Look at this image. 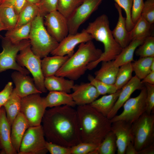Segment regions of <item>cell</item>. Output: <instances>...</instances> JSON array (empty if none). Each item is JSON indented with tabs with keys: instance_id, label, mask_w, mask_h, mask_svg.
Here are the masks:
<instances>
[{
	"instance_id": "obj_54",
	"label": "cell",
	"mask_w": 154,
	"mask_h": 154,
	"mask_svg": "<svg viewBox=\"0 0 154 154\" xmlns=\"http://www.w3.org/2000/svg\"><path fill=\"white\" fill-rule=\"evenodd\" d=\"M1 149L0 148V154H1Z\"/></svg>"
},
{
	"instance_id": "obj_24",
	"label": "cell",
	"mask_w": 154,
	"mask_h": 154,
	"mask_svg": "<svg viewBox=\"0 0 154 154\" xmlns=\"http://www.w3.org/2000/svg\"><path fill=\"white\" fill-rule=\"evenodd\" d=\"M44 98L47 108L64 105L74 107L76 106L71 94L64 92L50 91L47 96Z\"/></svg>"
},
{
	"instance_id": "obj_5",
	"label": "cell",
	"mask_w": 154,
	"mask_h": 154,
	"mask_svg": "<svg viewBox=\"0 0 154 154\" xmlns=\"http://www.w3.org/2000/svg\"><path fill=\"white\" fill-rule=\"evenodd\" d=\"M29 39L32 51L41 58L47 56L59 43L48 32L44 24V17L39 13L31 22Z\"/></svg>"
},
{
	"instance_id": "obj_28",
	"label": "cell",
	"mask_w": 154,
	"mask_h": 154,
	"mask_svg": "<svg viewBox=\"0 0 154 154\" xmlns=\"http://www.w3.org/2000/svg\"><path fill=\"white\" fill-rule=\"evenodd\" d=\"M21 99L14 88L9 98L3 106L7 119L11 126L15 118L20 112Z\"/></svg>"
},
{
	"instance_id": "obj_36",
	"label": "cell",
	"mask_w": 154,
	"mask_h": 154,
	"mask_svg": "<svg viewBox=\"0 0 154 154\" xmlns=\"http://www.w3.org/2000/svg\"><path fill=\"white\" fill-rule=\"evenodd\" d=\"M83 0H58L57 10L68 19Z\"/></svg>"
},
{
	"instance_id": "obj_51",
	"label": "cell",
	"mask_w": 154,
	"mask_h": 154,
	"mask_svg": "<svg viewBox=\"0 0 154 154\" xmlns=\"http://www.w3.org/2000/svg\"><path fill=\"white\" fill-rule=\"evenodd\" d=\"M40 1V0H26L27 2L37 5L39 4Z\"/></svg>"
},
{
	"instance_id": "obj_31",
	"label": "cell",
	"mask_w": 154,
	"mask_h": 154,
	"mask_svg": "<svg viewBox=\"0 0 154 154\" xmlns=\"http://www.w3.org/2000/svg\"><path fill=\"white\" fill-rule=\"evenodd\" d=\"M151 25L141 15L133 28L129 32L130 41L135 39H145L151 36Z\"/></svg>"
},
{
	"instance_id": "obj_9",
	"label": "cell",
	"mask_w": 154,
	"mask_h": 154,
	"mask_svg": "<svg viewBox=\"0 0 154 154\" xmlns=\"http://www.w3.org/2000/svg\"><path fill=\"white\" fill-rule=\"evenodd\" d=\"M40 94H33L21 98L20 112L27 120L29 126L41 125L46 110L44 97Z\"/></svg>"
},
{
	"instance_id": "obj_40",
	"label": "cell",
	"mask_w": 154,
	"mask_h": 154,
	"mask_svg": "<svg viewBox=\"0 0 154 154\" xmlns=\"http://www.w3.org/2000/svg\"><path fill=\"white\" fill-rule=\"evenodd\" d=\"M98 146L91 143L81 142L71 147V154H90Z\"/></svg>"
},
{
	"instance_id": "obj_46",
	"label": "cell",
	"mask_w": 154,
	"mask_h": 154,
	"mask_svg": "<svg viewBox=\"0 0 154 154\" xmlns=\"http://www.w3.org/2000/svg\"><path fill=\"white\" fill-rule=\"evenodd\" d=\"M12 82H9L3 89L0 92V106H3L7 101L11 94L13 89Z\"/></svg>"
},
{
	"instance_id": "obj_3",
	"label": "cell",
	"mask_w": 154,
	"mask_h": 154,
	"mask_svg": "<svg viewBox=\"0 0 154 154\" xmlns=\"http://www.w3.org/2000/svg\"><path fill=\"white\" fill-rule=\"evenodd\" d=\"M85 31L93 39L100 41L104 46V50L97 60L90 63L88 70H92L103 61L114 60L121 52L122 48L115 40L110 27L107 16L102 14L93 21L90 23Z\"/></svg>"
},
{
	"instance_id": "obj_27",
	"label": "cell",
	"mask_w": 154,
	"mask_h": 154,
	"mask_svg": "<svg viewBox=\"0 0 154 154\" xmlns=\"http://www.w3.org/2000/svg\"><path fill=\"white\" fill-rule=\"evenodd\" d=\"M121 91V89L114 93L104 95L96 99L90 105L107 117L114 105Z\"/></svg>"
},
{
	"instance_id": "obj_48",
	"label": "cell",
	"mask_w": 154,
	"mask_h": 154,
	"mask_svg": "<svg viewBox=\"0 0 154 154\" xmlns=\"http://www.w3.org/2000/svg\"><path fill=\"white\" fill-rule=\"evenodd\" d=\"M143 84L145 83L154 84V72H151L146 76L141 81Z\"/></svg>"
},
{
	"instance_id": "obj_15",
	"label": "cell",
	"mask_w": 154,
	"mask_h": 154,
	"mask_svg": "<svg viewBox=\"0 0 154 154\" xmlns=\"http://www.w3.org/2000/svg\"><path fill=\"white\" fill-rule=\"evenodd\" d=\"M131 125L123 120L112 122L111 131L116 136L117 154H125L127 145L133 142Z\"/></svg>"
},
{
	"instance_id": "obj_10",
	"label": "cell",
	"mask_w": 154,
	"mask_h": 154,
	"mask_svg": "<svg viewBox=\"0 0 154 154\" xmlns=\"http://www.w3.org/2000/svg\"><path fill=\"white\" fill-rule=\"evenodd\" d=\"M46 141L42 125L29 126L24 134L19 154H46Z\"/></svg>"
},
{
	"instance_id": "obj_47",
	"label": "cell",
	"mask_w": 154,
	"mask_h": 154,
	"mask_svg": "<svg viewBox=\"0 0 154 154\" xmlns=\"http://www.w3.org/2000/svg\"><path fill=\"white\" fill-rule=\"evenodd\" d=\"M26 2V0H1L0 5H8L12 6L19 15L21 9Z\"/></svg>"
},
{
	"instance_id": "obj_21",
	"label": "cell",
	"mask_w": 154,
	"mask_h": 154,
	"mask_svg": "<svg viewBox=\"0 0 154 154\" xmlns=\"http://www.w3.org/2000/svg\"><path fill=\"white\" fill-rule=\"evenodd\" d=\"M115 5L118 12V19L115 28L112 31V33L116 41L123 48L131 42L129 32L126 28L125 17L122 15L121 8L116 3Z\"/></svg>"
},
{
	"instance_id": "obj_14",
	"label": "cell",
	"mask_w": 154,
	"mask_h": 154,
	"mask_svg": "<svg viewBox=\"0 0 154 154\" xmlns=\"http://www.w3.org/2000/svg\"><path fill=\"white\" fill-rule=\"evenodd\" d=\"M93 39L91 35L83 29L80 33L69 34L58 43L57 47L50 54L52 55L69 57L74 53V49L78 44Z\"/></svg>"
},
{
	"instance_id": "obj_35",
	"label": "cell",
	"mask_w": 154,
	"mask_h": 154,
	"mask_svg": "<svg viewBox=\"0 0 154 154\" xmlns=\"http://www.w3.org/2000/svg\"><path fill=\"white\" fill-rule=\"evenodd\" d=\"M133 72L132 62L119 67L114 85L117 90L121 89L131 79Z\"/></svg>"
},
{
	"instance_id": "obj_38",
	"label": "cell",
	"mask_w": 154,
	"mask_h": 154,
	"mask_svg": "<svg viewBox=\"0 0 154 154\" xmlns=\"http://www.w3.org/2000/svg\"><path fill=\"white\" fill-rule=\"evenodd\" d=\"M88 78L89 82L96 88L100 95L113 93L117 90L114 84L105 83L96 79L91 75L89 74Z\"/></svg>"
},
{
	"instance_id": "obj_29",
	"label": "cell",
	"mask_w": 154,
	"mask_h": 154,
	"mask_svg": "<svg viewBox=\"0 0 154 154\" xmlns=\"http://www.w3.org/2000/svg\"><path fill=\"white\" fill-rule=\"evenodd\" d=\"M18 15L12 6L0 5V19L7 31L14 29L16 25Z\"/></svg>"
},
{
	"instance_id": "obj_30",
	"label": "cell",
	"mask_w": 154,
	"mask_h": 154,
	"mask_svg": "<svg viewBox=\"0 0 154 154\" xmlns=\"http://www.w3.org/2000/svg\"><path fill=\"white\" fill-rule=\"evenodd\" d=\"M38 5L26 2L18 15L16 25L17 28L31 22L39 13Z\"/></svg>"
},
{
	"instance_id": "obj_45",
	"label": "cell",
	"mask_w": 154,
	"mask_h": 154,
	"mask_svg": "<svg viewBox=\"0 0 154 154\" xmlns=\"http://www.w3.org/2000/svg\"><path fill=\"white\" fill-rule=\"evenodd\" d=\"M144 3L143 0H133L131 10V18L134 25L141 16Z\"/></svg>"
},
{
	"instance_id": "obj_8",
	"label": "cell",
	"mask_w": 154,
	"mask_h": 154,
	"mask_svg": "<svg viewBox=\"0 0 154 154\" xmlns=\"http://www.w3.org/2000/svg\"><path fill=\"white\" fill-rule=\"evenodd\" d=\"M16 61L19 64L26 68L31 73L37 89L42 93H46L47 90L44 85L45 77L42 70V60L33 52L31 44L20 51L17 56Z\"/></svg>"
},
{
	"instance_id": "obj_53",
	"label": "cell",
	"mask_w": 154,
	"mask_h": 154,
	"mask_svg": "<svg viewBox=\"0 0 154 154\" xmlns=\"http://www.w3.org/2000/svg\"><path fill=\"white\" fill-rule=\"evenodd\" d=\"M150 68L151 72H154V60L151 63Z\"/></svg>"
},
{
	"instance_id": "obj_34",
	"label": "cell",
	"mask_w": 154,
	"mask_h": 154,
	"mask_svg": "<svg viewBox=\"0 0 154 154\" xmlns=\"http://www.w3.org/2000/svg\"><path fill=\"white\" fill-rule=\"evenodd\" d=\"M154 60V57H140L138 60L132 62L133 71L135 76L140 80L143 79L151 72L150 66Z\"/></svg>"
},
{
	"instance_id": "obj_20",
	"label": "cell",
	"mask_w": 154,
	"mask_h": 154,
	"mask_svg": "<svg viewBox=\"0 0 154 154\" xmlns=\"http://www.w3.org/2000/svg\"><path fill=\"white\" fill-rule=\"evenodd\" d=\"M29 127L27 120L20 112L12 123L11 133L12 146L18 154L24 134Z\"/></svg>"
},
{
	"instance_id": "obj_56",
	"label": "cell",
	"mask_w": 154,
	"mask_h": 154,
	"mask_svg": "<svg viewBox=\"0 0 154 154\" xmlns=\"http://www.w3.org/2000/svg\"><path fill=\"white\" fill-rule=\"evenodd\" d=\"M1 1V0H0V2Z\"/></svg>"
},
{
	"instance_id": "obj_1",
	"label": "cell",
	"mask_w": 154,
	"mask_h": 154,
	"mask_svg": "<svg viewBox=\"0 0 154 154\" xmlns=\"http://www.w3.org/2000/svg\"><path fill=\"white\" fill-rule=\"evenodd\" d=\"M42 125L47 141L68 147L82 142L76 110L64 105L46 110Z\"/></svg>"
},
{
	"instance_id": "obj_17",
	"label": "cell",
	"mask_w": 154,
	"mask_h": 154,
	"mask_svg": "<svg viewBox=\"0 0 154 154\" xmlns=\"http://www.w3.org/2000/svg\"><path fill=\"white\" fill-rule=\"evenodd\" d=\"M141 80L135 76L132 77L130 80L121 89L119 97L112 109L107 116L110 119L116 115L118 111L123 106L124 104L136 90H141L144 86Z\"/></svg>"
},
{
	"instance_id": "obj_11",
	"label": "cell",
	"mask_w": 154,
	"mask_h": 154,
	"mask_svg": "<svg viewBox=\"0 0 154 154\" xmlns=\"http://www.w3.org/2000/svg\"><path fill=\"white\" fill-rule=\"evenodd\" d=\"M137 96L129 98L124 104L123 110L111 119V122L123 120L131 124L138 119L146 110L147 92L144 85Z\"/></svg>"
},
{
	"instance_id": "obj_52",
	"label": "cell",
	"mask_w": 154,
	"mask_h": 154,
	"mask_svg": "<svg viewBox=\"0 0 154 154\" xmlns=\"http://www.w3.org/2000/svg\"><path fill=\"white\" fill-rule=\"evenodd\" d=\"M7 30V29L0 19V31Z\"/></svg>"
},
{
	"instance_id": "obj_37",
	"label": "cell",
	"mask_w": 154,
	"mask_h": 154,
	"mask_svg": "<svg viewBox=\"0 0 154 154\" xmlns=\"http://www.w3.org/2000/svg\"><path fill=\"white\" fill-rule=\"evenodd\" d=\"M138 47L135 51L136 55L140 57H154V37H147Z\"/></svg>"
},
{
	"instance_id": "obj_50",
	"label": "cell",
	"mask_w": 154,
	"mask_h": 154,
	"mask_svg": "<svg viewBox=\"0 0 154 154\" xmlns=\"http://www.w3.org/2000/svg\"><path fill=\"white\" fill-rule=\"evenodd\" d=\"M138 154H154V143L138 152Z\"/></svg>"
},
{
	"instance_id": "obj_6",
	"label": "cell",
	"mask_w": 154,
	"mask_h": 154,
	"mask_svg": "<svg viewBox=\"0 0 154 154\" xmlns=\"http://www.w3.org/2000/svg\"><path fill=\"white\" fill-rule=\"evenodd\" d=\"M134 146L138 152L154 143V116L146 112L132 124Z\"/></svg>"
},
{
	"instance_id": "obj_43",
	"label": "cell",
	"mask_w": 154,
	"mask_h": 154,
	"mask_svg": "<svg viewBox=\"0 0 154 154\" xmlns=\"http://www.w3.org/2000/svg\"><path fill=\"white\" fill-rule=\"evenodd\" d=\"M147 92L146 112L151 114L154 109V84L145 83L143 84Z\"/></svg>"
},
{
	"instance_id": "obj_26",
	"label": "cell",
	"mask_w": 154,
	"mask_h": 154,
	"mask_svg": "<svg viewBox=\"0 0 154 154\" xmlns=\"http://www.w3.org/2000/svg\"><path fill=\"white\" fill-rule=\"evenodd\" d=\"M145 39L137 38L131 40L127 46L122 48L120 53L113 60L114 65L119 67L123 64L133 61L135 50L143 43Z\"/></svg>"
},
{
	"instance_id": "obj_41",
	"label": "cell",
	"mask_w": 154,
	"mask_h": 154,
	"mask_svg": "<svg viewBox=\"0 0 154 154\" xmlns=\"http://www.w3.org/2000/svg\"><path fill=\"white\" fill-rule=\"evenodd\" d=\"M151 24L154 22V0H146L144 2L141 15Z\"/></svg>"
},
{
	"instance_id": "obj_7",
	"label": "cell",
	"mask_w": 154,
	"mask_h": 154,
	"mask_svg": "<svg viewBox=\"0 0 154 154\" xmlns=\"http://www.w3.org/2000/svg\"><path fill=\"white\" fill-rule=\"evenodd\" d=\"M2 41V51L0 53V73L9 69H13L28 75L30 72L25 67L17 62L16 57L18 53L26 46L31 44L29 39L24 40L17 44H14L5 37L0 35Z\"/></svg>"
},
{
	"instance_id": "obj_19",
	"label": "cell",
	"mask_w": 154,
	"mask_h": 154,
	"mask_svg": "<svg viewBox=\"0 0 154 154\" xmlns=\"http://www.w3.org/2000/svg\"><path fill=\"white\" fill-rule=\"evenodd\" d=\"M11 126L6 117L4 107L0 110V148L1 154H17L11 140Z\"/></svg>"
},
{
	"instance_id": "obj_55",
	"label": "cell",
	"mask_w": 154,
	"mask_h": 154,
	"mask_svg": "<svg viewBox=\"0 0 154 154\" xmlns=\"http://www.w3.org/2000/svg\"><path fill=\"white\" fill-rule=\"evenodd\" d=\"M1 107L0 106V109H1Z\"/></svg>"
},
{
	"instance_id": "obj_42",
	"label": "cell",
	"mask_w": 154,
	"mask_h": 154,
	"mask_svg": "<svg viewBox=\"0 0 154 154\" xmlns=\"http://www.w3.org/2000/svg\"><path fill=\"white\" fill-rule=\"evenodd\" d=\"M58 0H40L38 5L39 13L44 17L48 13L57 10Z\"/></svg>"
},
{
	"instance_id": "obj_13",
	"label": "cell",
	"mask_w": 154,
	"mask_h": 154,
	"mask_svg": "<svg viewBox=\"0 0 154 154\" xmlns=\"http://www.w3.org/2000/svg\"><path fill=\"white\" fill-rule=\"evenodd\" d=\"M44 24L49 34L58 42L69 34L67 19L57 10L45 16Z\"/></svg>"
},
{
	"instance_id": "obj_39",
	"label": "cell",
	"mask_w": 154,
	"mask_h": 154,
	"mask_svg": "<svg viewBox=\"0 0 154 154\" xmlns=\"http://www.w3.org/2000/svg\"><path fill=\"white\" fill-rule=\"evenodd\" d=\"M114 0L118 6L124 10L126 15V27L127 31L129 32L134 25L131 18V10L133 0Z\"/></svg>"
},
{
	"instance_id": "obj_33",
	"label": "cell",
	"mask_w": 154,
	"mask_h": 154,
	"mask_svg": "<svg viewBox=\"0 0 154 154\" xmlns=\"http://www.w3.org/2000/svg\"><path fill=\"white\" fill-rule=\"evenodd\" d=\"M31 22L21 26L7 31L5 37L12 43L17 44L25 39H29Z\"/></svg>"
},
{
	"instance_id": "obj_22",
	"label": "cell",
	"mask_w": 154,
	"mask_h": 154,
	"mask_svg": "<svg viewBox=\"0 0 154 154\" xmlns=\"http://www.w3.org/2000/svg\"><path fill=\"white\" fill-rule=\"evenodd\" d=\"M44 85L47 90L70 93L74 85V80L56 75L45 77Z\"/></svg>"
},
{
	"instance_id": "obj_23",
	"label": "cell",
	"mask_w": 154,
	"mask_h": 154,
	"mask_svg": "<svg viewBox=\"0 0 154 154\" xmlns=\"http://www.w3.org/2000/svg\"><path fill=\"white\" fill-rule=\"evenodd\" d=\"M69 57L67 55H53L43 58L41 61V66L44 77L55 75Z\"/></svg>"
},
{
	"instance_id": "obj_25",
	"label": "cell",
	"mask_w": 154,
	"mask_h": 154,
	"mask_svg": "<svg viewBox=\"0 0 154 154\" xmlns=\"http://www.w3.org/2000/svg\"><path fill=\"white\" fill-rule=\"evenodd\" d=\"M101 62V68L95 72L94 77L106 84H114L119 67L114 65L113 60Z\"/></svg>"
},
{
	"instance_id": "obj_44",
	"label": "cell",
	"mask_w": 154,
	"mask_h": 154,
	"mask_svg": "<svg viewBox=\"0 0 154 154\" xmlns=\"http://www.w3.org/2000/svg\"><path fill=\"white\" fill-rule=\"evenodd\" d=\"M46 147L51 154H71V148L46 141Z\"/></svg>"
},
{
	"instance_id": "obj_18",
	"label": "cell",
	"mask_w": 154,
	"mask_h": 154,
	"mask_svg": "<svg viewBox=\"0 0 154 154\" xmlns=\"http://www.w3.org/2000/svg\"><path fill=\"white\" fill-rule=\"evenodd\" d=\"M28 75L18 71L11 74L16 91L21 98L30 95L42 93L37 88L33 78Z\"/></svg>"
},
{
	"instance_id": "obj_32",
	"label": "cell",
	"mask_w": 154,
	"mask_h": 154,
	"mask_svg": "<svg viewBox=\"0 0 154 154\" xmlns=\"http://www.w3.org/2000/svg\"><path fill=\"white\" fill-rule=\"evenodd\" d=\"M117 151L116 136L113 132L110 131L97 148L90 154H114Z\"/></svg>"
},
{
	"instance_id": "obj_4",
	"label": "cell",
	"mask_w": 154,
	"mask_h": 154,
	"mask_svg": "<svg viewBox=\"0 0 154 154\" xmlns=\"http://www.w3.org/2000/svg\"><path fill=\"white\" fill-rule=\"evenodd\" d=\"M102 53L92 40L82 43L77 51L69 57L55 75L76 80L84 74L88 65L98 60Z\"/></svg>"
},
{
	"instance_id": "obj_2",
	"label": "cell",
	"mask_w": 154,
	"mask_h": 154,
	"mask_svg": "<svg viewBox=\"0 0 154 154\" xmlns=\"http://www.w3.org/2000/svg\"><path fill=\"white\" fill-rule=\"evenodd\" d=\"M76 110L81 141L98 146L111 131L110 119L90 104L78 106Z\"/></svg>"
},
{
	"instance_id": "obj_12",
	"label": "cell",
	"mask_w": 154,
	"mask_h": 154,
	"mask_svg": "<svg viewBox=\"0 0 154 154\" xmlns=\"http://www.w3.org/2000/svg\"><path fill=\"white\" fill-rule=\"evenodd\" d=\"M103 0H83L67 19L69 34L78 32L79 28L98 8Z\"/></svg>"
},
{
	"instance_id": "obj_49",
	"label": "cell",
	"mask_w": 154,
	"mask_h": 154,
	"mask_svg": "<svg viewBox=\"0 0 154 154\" xmlns=\"http://www.w3.org/2000/svg\"><path fill=\"white\" fill-rule=\"evenodd\" d=\"M125 154H138L137 151L135 147L133 142H131L127 146L125 151Z\"/></svg>"
},
{
	"instance_id": "obj_16",
	"label": "cell",
	"mask_w": 154,
	"mask_h": 154,
	"mask_svg": "<svg viewBox=\"0 0 154 154\" xmlns=\"http://www.w3.org/2000/svg\"><path fill=\"white\" fill-rule=\"evenodd\" d=\"M71 94L76 105L90 104L100 95L96 88L90 82L74 84Z\"/></svg>"
}]
</instances>
